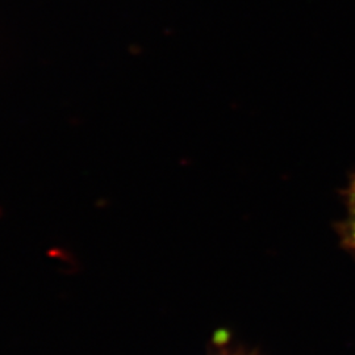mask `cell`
Returning <instances> with one entry per match:
<instances>
[{
    "label": "cell",
    "instance_id": "6da1fadb",
    "mask_svg": "<svg viewBox=\"0 0 355 355\" xmlns=\"http://www.w3.org/2000/svg\"><path fill=\"white\" fill-rule=\"evenodd\" d=\"M345 217L336 224V232L343 249L355 255V171L343 191Z\"/></svg>",
    "mask_w": 355,
    "mask_h": 355
}]
</instances>
